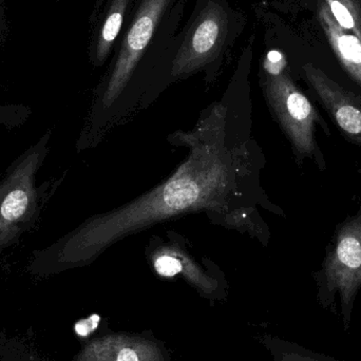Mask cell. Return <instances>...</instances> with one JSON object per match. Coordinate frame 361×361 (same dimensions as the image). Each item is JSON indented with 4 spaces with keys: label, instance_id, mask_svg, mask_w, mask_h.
Segmentation results:
<instances>
[{
    "label": "cell",
    "instance_id": "cell-12",
    "mask_svg": "<svg viewBox=\"0 0 361 361\" xmlns=\"http://www.w3.org/2000/svg\"><path fill=\"white\" fill-rule=\"evenodd\" d=\"M99 316H92L89 319L82 320V322H78L76 324L75 330L78 334L82 336H86L89 333L92 332L99 324Z\"/></svg>",
    "mask_w": 361,
    "mask_h": 361
},
{
    "label": "cell",
    "instance_id": "cell-2",
    "mask_svg": "<svg viewBox=\"0 0 361 361\" xmlns=\"http://www.w3.org/2000/svg\"><path fill=\"white\" fill-rule=\"evenodd\" d=\"M52 131L48 130L15 159L0 178V255L20 241L39 222L59 182L37 184L48 156Z\"/></svg>",
    "mask_w": 361,
    "mask_h": 361
},
{
    "label": "cell",
    "instance_id": "cell-9",
    "mask_svg": "<svg viewBox=\"0 0 361 361\" xmlns=\"http://www.w3.org/2000/svg\"><path fill=\"white\" fill-rule=\"evenodd\" d=\"M336 23L361 39V4L360 0H322Z\"/></svg>",
    "mask_w": 361,
    "mask_h": 361
},
{
    "label": "cell",
    "instance_id": "cell-3",
    "mask_svg": "<svg viewBox=\"0 0 361 361\" xmlns=\"http://www.w3.org/2000/svg\"><path fill=\"white\" fill-rule=\"evenodd\" d=\"M245 15L227 0H195L192 13L180 29L171 61V78L190 75L218 66L245 27Z\"/></svg>",
    "mask_w": 361,
    "mask_h": 361
},
{
    "label": "cell",
    "instance_id": "cell-11",
    "mask_svg": "<svg viewBox=\"0 0 361 361\" xmlns=\"http://www.w3.org/2000/svg\"><path fill=\"white\" fill-rule=\"evenodd\" d=\"M154 267L160 275L173 277L182 271V263L175 257L164 255L160 256L154 262Z\"/></svg>",
    "mask_w": 361,
    "mask_h": 361
},
{
    "label": "cell",
    "instance_id": "cell-10",
    "mask_svg": "<svg viewBox=\"0 0 361 361\" xmlns=\"http://www.w3.org/2000/svg\"><path fill=\"white\" fill-rule=\"evenodd\" d=\"M32 109L27 106H0V125L8 128H16L25 124L32 116Z\"/></svg>",
    "mask_w": 361,
    "mask_h": 361
},
{
    "label": "cell",
    "instance_id": "cell-5",
    "mask_svg": "<svg viewBox=\"0 0 361 361\" xmlns=\"http://www.w3.org/2000/svg\"><path fill=\"white\" fill-rule=\"evenodd\" d=\"M314 90L341 129L361 142V108L351 94L312 63L303 67Z\"/></svg>",
    "mask_w": 361,
    "mask_h": 361
},
{
    "label": "cell",
    "instance_id": "cell-8",
    "mask_svg": "<svg viewBox=\"0 0 361 361\" xmlns=\"http://www.w3.org/2000/svg\"><path fill=\"white\" fill-rule=\"evenodd\" d=\"M135 0H109L105 16L93 42L92 59L95 65L105 63L122 33L127 17Z\"/></svg>",
    "mask_w": 361,
    "mask_h": 361
},
{
    "label": "cell",
    "instance_id": "cell-6",
    "mask_svg": "<svg viewBox=\"0 0 361 361\" xmlns=\"http://www.w3.org/2000/svg\"><path fill=\"white\" fill-rule=\"evenodd\" d=\"M320 25L345 71L361 87V39L336 23L324 1L318 8Z\"/></svg>",
    "mask_w": 361,
    "mask_h": 361
},
{
    "label": "cell",
    "instance_id": "cell-7",
    "mask_svg": "<svg viewBox=\"0 0 361 361\" xmlns=\"http://www.w3.org/2000/svg\"><path fill=\"white\" fill-rule=\"evenodd\" d=\"M329 269L336 279L355 281L361 276V214L345 224L339 233L330 256Z\"/></svg>",
    "mask_w": 361,
    "mask_h": 361
},
{
    "label": "cell",
    "instance_id": "cell-1",
    "mask_svg": "<svg viewBox=\"0 0 361 361\" xmlns=\"http://www.w3.org/2000/svg\"><path fill=\"white\" fill-rule=\"evenodd\" d=\"M187 0H135L120 34L104 90L109 106L133 78L159 63L171 66Z\"/></svg>",
    "mask_w": 361,
    "mask_h": 361
},
{
    "label": "cell",
    "instance_id": "cell-4",
    "mask_svg": "<svg viewBox=\"0 0 361 361\" xmlns=\"http://www.w3.org/2000/svg\"><path fill=\"white\" fill-rule=\"evenodd\" d=\"M267 75L265 92L271 108L296 149L311 156L315 150L314 124L320 120L317 112L284 71Z\"/></svg>",
    "mask_w": 361,
    "mask_h": 361
},
{
    "label": "cell",
    "instance_id": "cell-13",
    "mask_svg": "<svg viewBox=\"0 0 361 361\" xmlns=\"http://www.w3.org/2000/svg\"><path fill=\"white\" fill-rule=\"evenodd\" d=\"M116 361H139V358L133 350L124 349L118 354V360Z\"/></svg>",
    "mask_w": 361,
    "mask_h": 361
}]
</instances>
